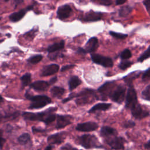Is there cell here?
<instances>
[{
  "label": "cell",
  "mask_w": 150,
  "mask_h": 150,
  "mask_svg": "<svg viewBox=\"0 0 150 150\" xmlns=\"http://www.w3.org/2000/svg\"><path fill=\"white\" fill-rule=\"evenodd\" d=\"M137 104H138V100H137V93L135 89L133 88V87L130 86L127 93L125 107L131 109Z\"/></svg>",
  "instance_id": "6"
},
{
  "label": "cell",
  "mask_w": 150,
  "mask_h": 150,
  "mask_svg": "<svg viewBox=\"0 0 150 150\" xmlns=\"http://www.w3.org/2000/svg\"><path fill=\"white\" fill-rule=\"evenodd\" d=\"M125 90L126 88L123 86L119 85L115 88L114 86L110 91L108 96L113 101L120 104L124 100Z\"/></svg>",
  "instance_id": "4"
},
{
  "label": "cell",
  "mask_w": 150,
  "mask_h": 150,
  "mask_svg": "<svg viewBox=\"0 0 150 150\" xmlns=\"http://www.w3.org/2000/svg\"><path fill=\"white\" fill-rule=\"evenodd\" d=\"M98 46V39L96 37H93L89 39L84 46V50L87 53H92L96 51Z\"/></svg>",
  "instance_id": "16"
},
{
  "label": "cell",
  "mask_w": 150,
  "mask_h": 150,
  "mask_svg": "<svg viewBox=\"0 0 150 150\" xmlns=\"http://www.w3.org/2000/svg\"><path fill=\"white\" fill-rule=\"evenodd\" d=\"M64 40H62L59 42L54 43L48 46L47 48V51L49 53H52L59 51L64 47Z\"/></svg>",
  "instance_id": "20"
},
{
  "label": "cell",
  "mask_w": 150,
  "mask_h": 150,
  "mask_svg": "<svg viewBox=\"0 0 150 150\" xmlns=\"http://www.w3.org/2000/svg\"><path fill=\"white\" fill-rule=\"evenodd\" d=\"M135 125V124L134 122L129 120L125 122V124H124V127L125 128H131V127H133Z\"/></svg>",
  "instance_id": "37"
},
{
  "label": "cell",
  "mask_w": 150,
  "mask_h": 150,
  "mask_svg": "<svg viewBox=\"0 0 150 150\" xmlns=\"http://www.w3.org/2000/svg\"><path fill=\"white\" fill-rule=\"evenodd\" d=\"M1 17H0V20H1Z\"/></svg>",
  "instance_id": "49"
},
{
  "label": "cell",
  "mask_w": 150,
  "mask_h": 150,
  "mask_svg": "<svg viewBox=\"0 0 150 150\" xmlns=\"http://www.w3.org/2000/svg\"><path fill=\"white\" fill-rule=\"evenodd\" d=\"M131 56H132L130 50L128 49H125V50H124L120 54L121 58L123 60L128 59L130 58L131 57Z\"/></svg>",
  "instance_id": "30"
},
{
  "label": "cell",
  "mask_w": 150,
  "mask_h": 150,
  "mask_svg": "<svg viewBox=\"0 0 150 150\" xmlns=\"http://www.w3.org/2000/svg\"><path fill=\"white\" fill-rule=\"evenodd\" d=\"M23 1V0H13L12 4L13 5L14 9H15L16 7H17L19 4L22 3Z\"/></svg>",
  "instance_id": "40"
},
{
  "label": "cell",
  "mask_w": 150,
  "mask_h": 150,
  "mask_svg": "<svg viewBox=\"0 0 150 150\" xmlns=\"http://www.w3.org/2000/svg\"><path fill=\"white\" fill-rule=\"evenodd\" d=\"M18 141L19 143V144H21L22 145L27 144L28 142H29L30 141V136L29 134H28V133L22 134L18 137Z\"/></svg>",
  "instance_id": "25"
},
{
  "label": "cell",
  "mask_w": 150,
  "mask_h": 150,
  "mask_svg": "<svg viewBox=\"0 0 150 150\" xmlns=\"http://www.w3.org/2000/svg\"><path fill=\"white\" fill-rule=\"evenodd\" d=\"M52 148H53V146H52V145H49L45 148V150H52Z\"/></svg>",
  "instance_id": "46"
},
{
  "label": "cell",
  "mask_w": 150,
  "mask_h": 150,
  "mask_svg": "<svg viewBox=\"0 0 150 150\" xmlns=\"http://www.w3.org/2000/svg\"><path fill=\"white\" fill-rule=\"evenodd\" d=\"M111 104L110 103H98L94 105L90 110L88 113H93L96 111H105L110 108Z\"/></svg>",
  "instance_id": "22"
},
{
  "label": "cell",
  "mask_w": 150,
  "mask_h": 150,
  "mask_svg": "<svg viewBox=\"0 0 150 150\" xmlns=\"http://www.w3.org/2000/svg\"><path fill=\"white\" fill-rule=\"evenodd\" d=\"M77 52L79 54H86V51L84 50V48H81V47L78 48Z\"/></svg>",
  "instance_id": "42"
},
{
  "label": "cell",
  "mask_w": 150,
  "mask_h": 150,
  "mask_svg": "<svg viewBox=\"0 0 150 150\" xmlns=\"http://www.w3.org/2000/svg\"><path fill=\"white\" fill-rule=\"evenodd\" d=\"M142 97L144 99L150 101V85L148 86L142 92Z\"/></svg>",
  "instance_id": "29"
},
{
  "label": "cell",
  "mask_w": 150,
  "mask_h": 150,
  "mask_svg": "<svg viewBox=\"0 0 150 150\" xmlns=\"http://www.w3.org/2000/svg\"><path fill=\"white\" fill-rule=\"evenodd\" d=\"M42 59H43V56L42 55L37 54L29 57L27 60V61L28 63L31 64H37L38 63L40 62Z\"/></svg>",
  "instance_id": "27"
},
{
  "label": "cell",
  "mask_w": 150,
  "mask_h": 150,
  "mask_svg": "<svg viewBox=\"0 0 150 150\" xmlns=\"http://www.w3.org/2000/svg\"><path fill=\"white\" fill-rule=\"evenodd\" d=\"M67 133L66 132H61L50 135L47 138V142L49 145L60 144L66 138Z\"/></svg>",
  "instance_id": "11"
},
{
  "label": "cell",
  "mask_w": 150,
  "mask_h": 150,
  "mask_svg": "<svg viewBox=\"0 0 150 150\" xmlns=\"http://www.w3.org/2000/svg\"><path fill=\"white\" fill-rule=\"evenodd\" d=\"M91 58L94 63L105 67H111L113 66V62L110 57L104 56L99 54L93 53L91 54Z\"/></svg>",
  "instance_id": "5"
},
{
  "label": "cell",
  "mask_w": 150,
  "mask_h": 150,
  "mask_svg": "<svg viewBox=\"0 0 150 150\" xmlns=\"http://www.w3.org/2000/svg\"><path fill=\"white\" fill-rule=\"evenodd\" d=\"M124 140L121 137L117 136H113L112 137H109L107 139V143L114 149H120L124 148Z\"/></svg>",
  "instance_id": "8"
},
{
  "label": "cell",
  "mask_w": 150,
  "mask_h": 150,
  "mask_svg": "<svg viewBox=\"0 0 150 150\" xmlns=\"http://www.w3.org/2000/svg\"><path fill=\"white\" fill-rule=\"evenodd\" d=\"M65 93L64 88L58 87L54 86L50 90V93L53 97L56 98H60Z\"/></svg>",
  "instance_id": "23"
},
{
  "label": "cell",
  "mask_w": 150,
  "mask_h": 150,
  "mask_svg": "<svg viewBox=\"0 0 150 150\" xmlns=\"http://www.w3.org/2000/svg\"><path fill=\"white\" fill-rule=\"evenodd\" d=\"M110 34L117 39H124L125 38L127 37V34H123V33H117V32H112V31H110Z\"/></svg>",
  "instance_id": "32"
},
{
  "label": "cell",
  "mask_w": 150,
  "mask_h": 150,
  "mask_svg": "<svg viewBox=\"0 0 150 150\" xmlns=\"http://www.w3.org/2000/svg\"><path fill=\"white\" fill-rule=\"evenodd\" d=\"M100 134L101 136L104 137H111L113 136H115L117 134V131L110 127L104 126L100 130Z\"/></svg>",
  "instance_id": "18"
},
{
  "label": "cell",
  "mask_w": 150,
  "mask_h": 150,
  "mask_svg": "<svg viewBox=\"0 0 150 150\" xmlns=\"http://www.w3.org/2000/svg\"><path fill=\"white\" fill-rule=\"evenodd\" d=\"M5 2H8L9 1V0H4Z\"/></svg>",
  "instance_id": "47"
},
{
  "label": "cell",
  "mask_w": 150,
  "mask_h": 150,
  "mask_svg": "<svg viewBox=\"0 0 150 150\" xmlns=\"http://www.w3.org/2000/svg\"><path fill=\"white\" fill-rule=\"evenodd\" d=\"M132 8L129 6H124L121 7L119 10V15L121 17H126L132 12Z\"/></svg>",
  "instance_id": "26"
},
{
  "label": "cell",
  "mask_w": 150,
  "mask_h": 150,
  "mask_svg": "<svg viewBox=\"0 0 150 150\" xmlns=\"http://www.w3.org/2000/svg\"><path fill=\"white\" fill-rule=\"evenodd\" d=\"M56 129H61L72 123L73 117L69 115H57Z\"/></svg>",
  "instance_id": "7"
},
{
  "label": "cell",
  "mask_w": 150,
  "mask_h": 150,
  "mask_svg": "<svg viewBox=\"0 0 150 150\" xmlns=\"http://www.w3.org/2000/svg\"><path fill=\"white\" fill-rule=\"evenodd\" d=\"M57 80V77H52V78H51V79H50V80H49V83L50 84H50H53L54 83H55L56 82Z\"/></svg>",
  "instance_id": "41"
},
{
  "label": "cell",
  "mask_w": 150,
  "mask_h": 150,
  "mask_svg": "<svg viewBox=\"0 0 150 150\" xmlns=\"http://www.w3.org/2000/svg\"><path fill=\"white\" fill-rule=\"evenodd\" d=\"M72 9L69 5H63L59 6L57 11V16L60 20H64L69 18L71 13Z\"/></svg>",
  "instance_id": "12"
},
{
  "label": "cell",
  "mask_w": 150,
  "mask_h": 150,
  "mask_svg": "<svg viewBox=\"0 0 150 150\" xmlns=\"http://www.w3.org/2000/svg\"><path fill=\"white\" fill-rule=\"evenodd\" d=\"M132 64V63L131 61L124 60V61L121 62L120 63L118 67L121 70H125V69H128L129 67H130Z\"/></svg>",
  "instance_id": "31"
},
{
  "label": "cell",
  "mask_w": 150,
  "mask_h": 150,
  "mask_svg": "<svg viewBox=\"0 0 150 150\" xmlns=\"http://www.w3.org/2000/svg\"><path fill=\"white\" fill-rule=\"evenodd\" d=\"M33 6H34V5H29V6H28L27 7H26V10L28 11H30V10H32V9H33Z\"/></svg>",
  "instance_id": "45"
},
{
  "label": "cell",
  "mask_w": 150,
  "mask_h": 150,
  "mask_svg": "<svg viewBox=\"0 0 150 150\" xmlns=\"http://www.w3.org/2000/svg\"><path fill=\"white\" fill-rule=\"evenodd\" d=\"M98 125L94 122L88 121L83 123L78 124L76 127V130L82 132H90L96 130L98 128Z\"/></svg>",
  "instance_id": "9"
},
{
  "label": "cell",
  "mask_w": 150,
  "mask_h": 150,
  "mask_svg": "<svg viewBox=\"0 0 150 150\" xmlns=\"http://www.w3.org/2000/svg\"><path fill=\"white\" fill-rule=\"evenodd\" d=\"M79 144L86 149L100 147L97 138L93 135L84 134L79 137Z\"/></svg>",
  "instance_id": "3"
},
{
  "label": "cell",
  "mask_w": 150,
  "mask_h": 150,
  "mask_svg": "<svg viewBox=\"0 0 150 150\" xmlns=\"http://www.w3.org/2000/svg\"><path fill=\"white\" fill-rule=\"evenodd\" d=\"M75 67V65L74 64H68V65H66L64 66H63L61 69V71L63 72V71H65L66 70H70V69H73V67Z\"/></svg>",
  "instance_id": "35"
},
{
  "label": "cell",
  "mask_w": 150,
  "mask_h": 150,
  "mask_svg": "<svg viewBox=\"0 0 150 150\" xmlns=\"http://www.w3.org/2000/svg\"><path fill=\"white\" fill-rule=\"evenodd\" d=\"M145 148L148 150H150V140L145 145Z\"/></svg>",
  "instance_id": "44"
},
{
  "label": "cell",
  "mask_w": 150,
  "mask_h": 150,
  "mask_svg": "<svg viewBox=\"0 0 150 150\" xmlns=\"http://www.w3.org/2000/svg\"><path fill=\"white\" fill-rule=\"evenodd\" d=\"M38 150H40V149H38Z\"/></svg>",
  "instance_id": "50"
},
{
  "label": "cell",
  "mask_w": 150,
  "mask_h": 150,
  "mask_svg": "<svg viewBox=\"0 0 150 150\" xmlns=\"http://www.w3.org/2000/svg\"><path fill=\"white\" fill-rule=\"evenodd\" d=\"M69 88L70 91H73L74 89L77 88L79 85L81 84V80L76 76H73L70 78L69 80Z\"/></svg>",
  "instance_id": "21"
},
{
  "label": "cell",
  "mask_w": 150,
  "mask_h": 150,
  "mask_svg": "<svg viewBox=\"0 0 150 150\" xmlns=\"http://www.w3.org/2000/svg\"><path fill=\"white\" fill-rule=\"evenodd\" d=\"M25 97L31 101L29 109H38L43 108L52 102L51 99L47 96L37 95L32 96L28 92L25 93Z\"/></svg>",
  "instance_id": "1"
},
{
  "label": "cell",
  "mask_w": 150,
  "mask_h": 150,
  "mask_svg": "<svg viewBox=\"0 0 150 150\" xmlns=\"http://www.w3.org/2000/svg\"><path fill=\"white\" fill-rule=\"evenodd\" d=\"M6 142V139L3 137V131L0 129V150L2 149L4 144Z\"/></svg>",
  "instance_id": "33"
},
{
  "label": "cell",
  "mask_w": 150,
  "mask_h": 150,
  "mask_svg": "<svg viewBox=\"0 0 150 150\" xmlns=\"http://www.w3.org/2000/svg\"><path fill=\"white\" fill-rule=\"evenodd\" d=\"M131 111L132 116L137 119H142L147 117L149 114V111L143 109L138 103L132 107L131 109Z\"/></svg>",
  "instance_id": "10"
},
{
  "label": "cell",
  "mask_w": 150,
  "mask_h": 150,
  "mask_svg": "<svg viewBox=\"0 0 150 150\" xmlns=\"http://www.w3.org/2000/svg\"><path fill=\"white\" fill-rule=\"evenodd\" d=\"M59 69V65L56 64H51L43 67L41 70V76H49L56 73Z\"/></svg>",
  "instance_id": "14"
},
{
  "label": "cell",
  "mask_w": 150,
  "mask_h": 150,
  "mask_svg": "<svg viewBox=\"0 0 150 150\" xmlns=\"http://www.w3.org/2000/svg\"><path fill=\"white\" fill-rule=\"evenodd\" d=\"M57 110L56 107H50L47 109L46 111L39 112H23L22 117L26 120L32 121H42L45 123L47 118L52 113H54Z\"/></svg>",
  "instance_id": "2"
},
{
  "label": "cell",
  "mask_w": 150,
  "mask_h": 150,
  "mask_svg": "<svg viewBox=\"0 0 150 150\" xmlns=\"http://www.w3.org/2000/svg\"><path fill=\"white\" fill-rule=\"evenodd\" d=\"M142 79L144 80H149L150 79V67L148 68L143 74L142 75Z\"/></svg>",
  "instance_id": "34"
},
{
  "label": "cell",
  "mask_w": 150,
  "mask_h": 150,
  "mask_svg": "<svg viewBox=\"0 0 150 150\" xmlns=\"http://www.w3.org/2000/svg\"><path fill=\"white\" fill-rule=\"evenodd\" d=\"M150 57V46L148 47V48L142 53V54L139 57V58L138 59V61L142 62H143L144 60L148 59Z\"/></svg>",
  "instance_id": "28"
},
{
  "label": "cell",
  "mask_w": 150,
  "mask_h": 150,
  "mask_svg": "<svg viewBox=\"0 0 150 150\" xmlns=\"http://www.w3.org/2000/svg\"><path fill=\"white\" fill-rule=\"evenodd\" d=\"M91 1H96V0H91Z\"/></svg>",
  "instance_id": "48"
},
{
  "label": "cell",
  "mask_w": 150,
  "mask_h": 150,
  "mask_svg": "<svg viewBox=\"0 0 150 150\" xmlns=\"http://www.w3.org/2000/svg\"><path fill=\"white\" fill-rule=\"evenodd\" d=\"M114 86L113 82H107L98 88V91L103 96H108Z\"/></svg>",
  "instance_id": "17"
},
{
  "label": "cell",
  "mask_w": 150,
  "mask_h": 150,
  "mask_svg": "<svg viewBox=\"0 0 150 150\" xmlns=\"http://www.w3.org/2000/svg\"><path fill=\"white\" fill-rule=\"evenodd\" d=\"M21 80L22 88H23L25 87L28 85H30L32 80L31 74L29 73H27L25 74L21 77Z\"/></svg>",
  "instance_id": "24"
},
{
  "label": "cell",
  "mask_w": 150,
  "mask_h": 150,
  "mask_svg": "<svg viewBox=\"0 0 150 150\" xmlns=\"http://www.w3.org/2000/svg\"><path fill=\"white\" fill-rule=\"evenodd\" d=\"M127 0H116V5H121V4H123Z\"/></svg>",
  "instance_id": "43"
},
{
  "label": "cell",
  "mask_w": 150,
  "mask_h": 150,
  "mask_svg": "<svg viewBox=\"0 0 150 150\" xmlns=\"http://www.w3.org/2000/svg\"><path fill=\"white\" fill-rule=\"evenodd\" d=\"M100 4L104 5H110L112 4V0H100Z\"/></svg>",
  "instance_id": "39"
},
{
  "label": "cell",
  "mask_w": 150,
  "mask_h": 150,
  "mask_svg": "<svg viewBox=\"0 0 150 150\" xmlns=\"http://www.w3.org/2000/svg\"><path fill=\"white\" fill-rule=\"evenodd\" d=\"M49 86L50 84L49 82L43 80H38L30 83L29 87L38 91H44L49 88Z\"/></svg>",
  "instance_id": "15"
},
{
  "label": "cell",
  "mask_w": 150,
  "mask_h": 150,
  "mask_svg": "<svg viewBox=\"0 0 150 150\" xmlns=\"http://www.w3.org/2000/svg\"><path fill=\"white\" fill-rule=\"evenodd\" d=\"M144 4L146 8V9L150 15V0H144Z\"/></svg>",
  "instance_id": "36"
},
{
  "label": "cell",
  "mask_w": 150,
  "mask_h": 150,
  "mask_svg": "<svg viewBox=\"0 0 150 150\" xmlns=\"http://www.w3.org/2000/svg\"><path fill=\"white\" fill-rule=\"evenodd\" d=\"M26 12H27V11L26 10V9H23L19 11L18 12L12 13V14H11L9 15V19L12 22H18L21 19H22L23 18V16L26 14Z\"/></svg>",
  "instance_id": "19"
},
{
  "label": "cell",
  "mask_w": 150,
  "mask_h": 150,
  "mask_svg": "<svg viewBox=\"0 0 150 150\" xmlns=\"http://www.w3.org/2000/svg\"><path fill=\"white\" fill-rule=\"evenodd\" d=\"M62 149H64V150H77L76 148L73 147L70 144H66L64 146H63V147H62L61 148Z\"/></svg>",
  "instance_id": "38"
},
{
  "label": "cell",
  "mask_w": 150,
  "mask_h": 150,
  "mask_svg": "<svg viewBox=\"0 0 150 150\" xmlns=\"http://www.w3.org/2000/svg\"><path fill=\"white\" fill-rule=\"evenodd\" d=\"M103 13L100 12L89 11L84 14L81 20L84 22H95L100 20L102 18Z\"/></svg>",
  "instance_id": "13"
}]
</instances>
